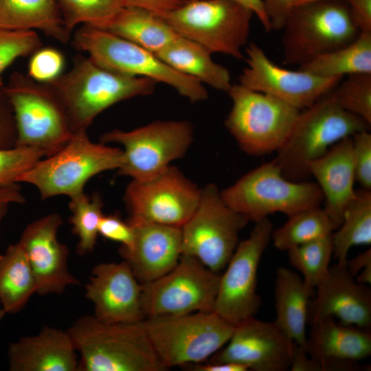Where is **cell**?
<instances>
[{"label":"cell","instance_id":"7bdbcfd3","mask_svg":"<svg viewBox=\"0 0 371 371\" xmlns=\"http://www.w3.org/2000/svg\"><path fill=\"white\" fill-rule=\"evenodd\" d=\"M16 130L14 113L5 95L4 85L0 87V148L16 146Z\"/></svg>","mask_w":371,"mask_h":371},{"label":"cell","instance_id":"11a10c76","mask_svg":"<svg viewBox=\"0 0 371 371\" xmlns=\"http://www.w3.org/2000/svg\"><path fill=\"white\" fill-rule=\"evenodd\" d=\"M6 314L5 311H4V309L1 307V306H0V322L1 320L3 319V317H4V315Z\"/></svg>","mask_w":371,"mask_h":371},{"label":"cell","instance_id":"8992f818","mask_svg":"<svg viewBox=\"0 0 371 371\" xmlns=\"http://www.w3.org/2000/svg\"><path fill=\"white\" fill-rule=\"evenodd\" d=\"M253 12L235 0H188L162 16L181 37L210 54L243 59Z\"/></svg>","mask_w":371,"mask_h":371},{"label":"cell","instance_id":"e575fe53","mask_svg":"<svg viewBox=\"0 0 371 371\" xmlns=\"http://www.w3.org/2000/svg\"><path fill=\"white\" fill-rule=\"evenodd\" d=\"M69 207V223L78 238L77 252L81 256L91 253L96 245L99 221L104 214L102 198L98 194L90 197L83 192L70 198Z\"/></svg>","mask_w":371,"mask_h":371},{"label":"cell","instance_id":"60d3db41","mask_svg":"<svg viewBox=\"0 0 371 371\" xmlns=\"http://www.w3.org/2000/svg\"><path fill=\"white\" fill-rule=\"evenodd\" d=\"M352 139L355 181L361 188L371 190V134L368 130L361 131Z\"/></svg>","mask_w":371,"mask_h":371},{"label":"cell","instance_id":"603a6c76","mask_svg":"<svg viewBox=\"0 0 371 371\" xmlns=\"http://www.w3.org/2000/svg\"><path fill=\"white\" fill-rule=\"evenodd\" d=\"M305 350L322 371L352 370L371 354L368 329L337 324L332 317L312 322Z\"/></svg>","mask_w":371,"mask_h":371},{"label":"cell","instance_id":"7a4b0ae2","mask_svg":"<svg viewBox=\"0 0 371 371\" xmlns=\"http://www.w3.org/2000/svg\"><path fill=\"white\" fill-rule=\"evenodd\" d=\"M46 84L63 105L74 133L87 131L95 117L112 105L152 94L157 82L110 70L78 55L67 73Z\"/></svg>","mask_w":371,"mask_h":371},{"label":"cell","instance_id":"9a60e30c","mask_svg":"<svg viewBox=\"0 0 371 371\" xmlns=\"http://www.w3.org/2000/svg\"><path fill=\"white\" fill-rule=\"evenodd\" d=\"M255 223L249 237L238 243L221 275L214 302L213 312L233 326L254 317L261 304L256 293L257 273L273 225L269 218Z\"/></svg>","mask_w":371,"mask_h":371},{"label":"cell","instance_id":"3957f363","mask_svg":"<svg viewBox=\"0 0 371 371\" xmlns=\"http://www.w3.org/2000/svg\"><path fill=\"white\" fill-rule=\"evenodd\" d=\"M360 117L338 104L333 89L302 110L284 144L272 161L286 179L305 181L311 178L310 164L339 141L370 129Z\"/></svg>","mask_w":371,"mask_h":371},{"label":"cell","instance_id":"30bf717a","mask_svg":"<svg viewBox=\"0 0 371 371\" xmlns=\"http://www.w3.org/2000/svg\"><path fill=\"white\" fill-rule=\"evenodd\" d=\"M143 324L168 369L202 363L227 343L234 328L214 312L147 317Z\"/></svg>","mask_w":371,"mask_h":371},{"label":"cell","instance_id":"db71d44e","mask_svg":"<svg viewBox=\"0 0 371 371\" xmlns=\"http://www.w3.org/2000/svg\"><path fill=\"white\" fill-rule=\"evenodd\" d=\"M324 1V0H291V3H292V5L295 6V5H302V4L313 2V1Z\"/></svg>","mask_w":371,"mask_h":371},{"label":"cell","instance_id":"5bb4252c","mask_svg":"<svg viewBox=\"0 0 371 371\" xmlns=\"http://www.w3.org/2000/svg\"><path fill=\"white\" fill-rule=\"evenodd\" d=\"M220 278L197 258L181 254L171 271L142 284L143 313L147 317L213 312Z\"/></svg>","mask_w":371,"mask_h":371},{"label":"cell","instance_id":"ee69618b","mask_svg":"<svg viewBox=\"0 0 371 371\" xmlns=\"http://www.w3.org/2000/svg\"><path fill=\"white\" fill-rule=\"evenodd\" d=\"M271 30H280L293 8L291 0H262Z\"/></svg>","mask_w":371,"mask_h":371},{"label":"cell","instance_id":"ac0fdd59","mask_svg":"<svg viewBox=\"0 0 371 371\" xmlns=\"http://www.w3.org/2000/svg\"><path fill=\"white\" fill-rule=\"evenodd\" d=\"M294 343L274 322L253 317L234 326L227 346L212 356L211 362L238 363L254 371H285Z\"/></svg>","mask_w":371,"mask_h":371},{"label":"cell","instance_id":"5b68a950","mask_svg":"<svg viewBox=\"0 0 371 371\" xmlns=\"http://www.w3.org/2000/svg\"><path fill=\"white\" fill-rule=\"evenodd\" d=\"M122 150L91 142L87 131L74 133L57 153L41 159L20 178L33 185L42 199L59 195L74 197L84 192L86 183L98 174L118 169Z\"/></svg>","mask_w":371,"mask_h":371},{"label":"cell","instance_id":"cb8c5ba5","mask_svg":"<svg viewBox=\"0 0 371 371\" xmlns=\"http://www.w3.org/2000/svg\"><path fill=\"white\" fill-rule=\"evenodd\" d=\"M8 359L11 371H78L71 336L67 330L50 326L11 343Z\"/></svg>","mask_w":371,"mask_h":371},{"label":"cell","instance_id":"ab89813d","mask_svg":"<svg viewBox=\"0 0 371 371\" xmlns=\"http://www.w3.org/2000/svg\"><path fill=\"white\" fill-rule=\"evenodd\" d=\"M63 66L64 58L59 51L41 47L32 54L28 76L36 82H49L61 75Z\"/></svg>","mask_w":371,"mask_h":371},{"label":"cell","instance_id":"bcb514c9","mask_svg":"<svg viewBox=\"0 0 371 371\" xmlns=\"http://www.w3.org/2000/svg\"><path fill=\"white\" fill-rule=\"evenodd\" d=\"M289 368L291 371H322L320 363L295 343L292 350Z\"/></svg>","mask_w":371,"mask_h":371},{"label":"cell","instance_id":"4316f807","mask_svg":"<svg viewBox=\"0 0 371 371\" xmlns=\"http://www.w3.org/2000/svg\"><path fill=\"white\" fill-rule=\"evenodd\" d=\"M0 29L38 30L63 43L71 36L57 0H0Z\"/></svg>","mask_w":371,"mask_h":371},{"label":"cell","instance_id":"c3c4849f","mask_svg":"<svg viewBox=\"0 0 371 371\" xmlns=\"http://www.w3.org/2000/svg\"><path fill=\"white\" fill-rule=\"evenodd\" d=\"M190 370L194 371H247L249 369L240 364L228 362L210 363L203 364L194 363L188 366Z\"/></svg>","mask_w":371,"mask_h":371},{"label":"cell","instance_id":"f546056e","mask_svg":"<svg viewBox=\"0 0 371 371\" xmlns=\"http://www.w3.org/2000/svg\"><path fill=\"white\" fill-rule=\"evenodd\" d=\"M34 276L25 252L17 243L0 255V304L6 313L23 309L36 293Z\"/></svg>","mask_w":371,"mask_h":371},{"label":"cell","instance_id":"d6a6232c","mask_svg":"<svg viewBox=\"0 0 371 371\" xmlns=\"http://www.w3.org/2000/svg\"><path fill=\"white\" fill-rule=\"evenodd\" d=\"M282 226L273 229L271 240L282 251L333 233L335 227L321 205L302 210L289 216Z\"/></svg>","mask_w":371,"mask_h":371},{"label":"cell","instance_id":"277c9868","mask_svg":"<svg viewBox=\"0 0 371 371\" xmlns=\"http://www.w3.org/2000/svg\"><path fill=\"white\" fill-rule=\"evenodd\" d=\"M73 45L103 67L166 84L191 102L203 101L208 97L201 82L177 71L155 53L107 30L82 25L75 32Z\"/></svg>","mask_w":371,"mask_h":371},{"label":"cell","instance_id":"f6af8a7d","mask_svg":"<svg viewBox=\"0 0 371 371\" xmlns=\"http://www.w3.org/2000/svg\"><path fill=\"white\" fill-rule=\"evenodd\" d=\"M360 32H371V0H342Z\"/></svg>","mask_w":371,"mask_h":371},{"label":"cell","instance_id":"6da1fadb","mask_svg":"<svg viewBox=\"0 0 371 371\" xmlns=\"http://www.w3.org/2000/svg\"><path fill=\"white\" fill-rule=\"evenodd\" d=\"M80 353L78 371H165L143 324L105 322L93 315L67 330Z\"/></svg>","mask_w":371,"mask_h":371},{"label":"cell","instance_id":"ffe728a7","mask_svg":"<svg viewBox=\"0 0 371 371\" xmlns=\"http://www.w3.org/2000/svg\"><path fill=\"white\" fill-rule=\"evenodd\" d=\"M142 284L127 262L96 265L85 285L93 315L105 322H137L146 317L141 303Z\"/></svg>","mask_w":371,"mask_h":371},{"label":"cell","instance_id":"836d02e7","mask_svg":"<svg viewBox=\"0 0 371 371\" xmlns=\"http://www.w3.org/2000/svg\"><path fill=\"white\" fill-rule=\"evenodd\" d=\"M65 27L71 34L78 24L106 30L126 5L125 0H57Z\"/></svg>","mask_w":371,"mask_h":371},{"label":"cell","instance_id":"52a82bcc","mask_svg":"<svg viewBox=\"0 0 371 371\" xmlns=\"http://www.w3.org/2000/svg\"><path fill=\"white\" fill-rule=\"evenodd\" d=\"M282 30L284 62L298 67L350 43L361 32L342 0L293 6Z\"/></svg>","mask_w":371,"mask_h":371},{"label":"cell","instance_id":"681fc988","mask_svg":"<svg viewBox=\"0 0 371 371\" xmlns=\"http://www.w3.org/2000/svg\"><path fill=\"white\" fill-rule=\"evenodd\" d=\"M188 1V0H185ZM249 8L262 23L265 30L271 32V27L268 16L264 8L262 0H235Z\"/></svg>","mask_w":371,"mask_h":371},{"label":"cell","instance_id":"8fae6325","mask_svg":"<svg viewBox=\"0 0 371 371\" xmlns=\"http://www.w3.org/2000/svg\"><path fill=\"white\" fill-rule=\"evenodd\" d=\"M227 93L232 106L225 125L240 148L254 156L277 152L290 135L300 111L240 83L232 84Z\"/></svg>","mask_w":371,"mask_h":371},{"label":"cell","instance_id":"d590c367","mask_svg":"<svg viewBox=\"0 0 371 371\" xmlns=\"http://www.w3.org/2000/svg\"><path fill=\"white\" fill-rule=\"evenodd\" d=\"M291 265L302 275L305 283L315 289L326 275L333 253V233L287 251Z\"/></svg>","mask_w":371,"mask_h":371},{"label":"cell","instance_id":"1f68e13d","mask_svg":"<svg viewBox=\"0 0 371 371\" xmlns=\"http://www.w3.org/2000/svg\"><path fill=\"white\" fill-rule=\"evenodd\" d=\"M298 69L326 78L371 73V32H361L350 43L319 55Z\"/></svg>","mask_w":371,"mask_h":371},{"label":"cell","instance_id":"74e56055","mask_svg":"<svg viewBox=\"0 0 371 371\" xmlns=\"http://www.w3.org/2000/svg\"><path fill=\"white\" fill-rule=\"evenodd\" d=\"M45 157L38 148L16 146L0 148V186L16 184L26 172Z\"/></svg>","mask_w":371,"mask_h":371},{"label":"cell","instance_id":"8d00e7d4","mask_svg":"<svg viewBox=\"0 0 371 371\" xmlns=\"http://www.w3.org/2000/svg\"><path fill=\"white\" fill-rule=\"evenodd\" d=\"M333 93L342 109L371 124V73L344 76Z\"/></svg>","mask_w":371,"mask_h":371},{"label":"cell","instance_id":"d6986e66","mask_svg":"<svg viewBox=\"0 0 371 371\" xmlns=\"http://www.w3.org/2000/svg\"><path fill=\"white\" fill-rule=\"evenodd\" d=\"M63 219L51 213L34 220L23 229L18 242L25 252L41 295L61 293L71 285L80 284L68 268L67 247L57 238Z\"/></svg>","mask_w":371,"mask_h":371},{"label":"cell","instance_id":"83f0119b","mask_svg":"<svg viewBox=\"0 0 371 371\" xmlns=\"http://www.w3.org/2000/svg\"><path fill=\"white\" fill-rule=\"evenodd\" d=\"M106 30L155 54L180 36L162 16L132 5L123 8Z\"/></svg>","mask_w":371,"mask_h":371},{"label":"cell","instance_id":"b9f144b4","mask_svg":"<svg viewBox=\"0 0 371 371\" xmlns=\"http://www.w3.org/2000/svg\"><path fill=\"white\" fill-rule=\"evenodd\" d=\"M98 234L121 243L124 247L131 246L134 239L133 226L117 214L102 216L98 225Z\"/></svg>","mask_w":371,"mask_h":371},{"label":"cell","instance_id":"484cf974","mask_svg":"<svg viewBox=\"0 0 371 371\" xmlns=\"http://www.w3.org/2000/svg\"><path fill=\"white\" fill-rule=\"evenodd\" d=\"M315 289L295 271L280 267L276 272L274 323L296 344L305 350L308 305Z\"/></svg>","mask_w":371,"mask_h":371},{"label":"cell","instance_id":"816d5d0a","mask_svg":"<svg viewBox=\"0 0 371 371\" xmlns=\"http://www.w3.org/2000/svg\"><path fill=\"white\" fill-rule=\"evenodd\" d=\"M25 199L16 184L0 186V203H24Z\"/></svg>","mask_w":371,"mask_h":371},{"label":"cell","instance_id":"7dc6e473","mask_svg":"<svg viewBox=\"0 0 371 371\" xmlns=\"http://www.w3.org/2000/svg\"><path fill=\"white\" fill-rule=\"evenodd\" d=\"M126 5L143 8L164 16L168 12L177 8L181 0H125Z\"/></svg>","mask_w":371,"mask_h":371},{"label":"cell","instance_id":"44dd1931","mask_svg":"<svg viewBox=\"0 0 371 371\" xmlns=\"http://www.w3.org/2000/svg\"><path fill=\"white\" fill-rule=\"evenodd\" d=\"M336 317L341 324L368 329L371 326V290L357 282L346 266L335 264L315 288L310 300L311 322Z\"/></svg>","mask_w":371,"mask_h":371},{"label":"cell","instance_id":"7402d4cb","mask_svg":"<svg viewBox=\"0 0 371 371\" xmlns=\"http://www.w3.org/2000/svg\"><path fill=\"white\" fill-rule=\"evenodd\" d=\"M131 225L133 242L129 247L120 246L119 252L137 280L143 284L171 271L181 255V227L153 223Z\"/></svg>","mask_w":371,"mask_h":371},{"label":"cell","instance_id":"f35d334b","mask_svg":"<svg viewBox=\"0 0 371 371\" xmlns=\"http://www.w3.org/2000/svg\"><path fill=\"white\" fill-rule=\"evenodd\" d=\"M35 31L0 29V87L3 86L2 74L17 58L32 55L41 47Z\"/></svg>","mask_w":371,"mask_h":371},{"label":"cell","instance_id":"9f6ffc18","mask_svg":"<svg viewBox=\"0 0 371 371\" xmlns=\"http://www.w3.org/2000/svg\"><path fill=\"white\" fill-rule=\"evenodd\" d=\"M181 1H185V0H181Z\"/></svg>","mask_w":371,"mask_h":371},{"label":"cell","instance_id":"4fadbf2b","mask_svg":"<svg viewBox=\"0 0 371 371\" xmlns=\"http://www.w3.org/2000/svg\"><path fill=\"white\" fill-rule=\"evenodd\" d=\"M100 140L122 146L118 173L143 181L159 175L185 155L193 141V127L186 120H159L131 131H110Z\"/></svg>","mask_w":371,"mask_h":371},{"label":"cell","instance_id":"e0dca14e","mask_svg":"<svg viewBox=\"0 0 371 371\" xmlns=\"http://www.w3.org/2000/svg\"><path fill=\"white\" fill-rule=\"evenodd\" d=\"M246 67L239 76L244 87L274 96L302 111L334 89L344 77H321L298 69L278 66L258 45L251 43L245 49Z\"/></svg>","mask_w":371,"mask_h":371},{"label":"cell","instance_id":"ba28073f","mask_svg":"<svg viewBox=\"0 0 371 371\" xmlns=\"http://www.w3.org/2000/svg\"><path fill=\"white\" fill-rule=\"evenodd\" d=\"M221 194L227 205L254 223L276 212L289 216L324 202L316 182L290 181L273 161L250 170Z\"/></svg>","mask_w":371,"mask_h":371},{"label":"cell","instance_id":"4dcf8cb0","mask_svg":"<svg viewBox=\"0 0 371 371\" xmlns=\"http://www.w3.org/2000/svg\"><path fill=\"white\" fill-rule=\"evenodd\" d=\"M335 231L333 255L337 264L346 266L351 247L371 244V190L355 191L344 210L341 224Z\"/></svg>","mask_w":371,"mask_h":371},{"label":"cell","instance_id":"2e32d148","mask_svg":"<svg viewBox=\"0 0 371 371\" xmlns=\"http://www.w3.org/2000/svg\"><path fill=\"white\" fill-rule=\"evenodd\" d=\"M200 192L197 186L172 166L150 179L132 180L124 196L127 221L181 227L195 211Z\"/></svg>","mask_w":371,"mask_h":371},{"label":"cell","instance_id":"f907efd6","mask_svg":"<svg viewBox=\"0 0 371 371\" xmlns=\"http://www.w3.org/2000/svg\"><path fill=\"white\" fill-rule=\"evenodd\" d=\"M346 267L349 273L355 277L358 272L362 271L365 268L371 266V249L361 253L353 259L347 260Z\"/></svg>","mask_w":371,"mask_h":371},{"label":"cell","instance_id":"f1b7e54d","mask_svg":"<svg viewBox=\"0 0 371 371\" xmlns=\"http://www.w3.org/2000/svg\"><path fill=\"white\" fill-rule=\"evenodd\" d=\"M155 54L177 71L215 89L227 93L232 85L226 67L214 62L205 49L181 36Z\"/></svg>","mask_w":371,"mask_h":371},{"label":"cell","instance_id":"7c38bea8","mask_svg":"<svg viewBox=\"0 0 371 371\" xmlns=\"http://www.w3.org/2000/svg\"><path fill=\"white\" fill-rule=\"evenodd\" d=\"M249 221L225 203L215 184L209 183L201 189L195 211L181 227V254L218 273L226 267Z\"/></svg>","mask_w":371,"mask_h":371},{"label":"cell","instance_id":"9c48e42d","mask_svg":"<svg viewBox=\"0 0 371 371\" xmlns=\"http://www.w3.org/2000/svg\"><path fill=\"white\" fill-rule=\"evenodd\" d=\"M16 124V146L41 150L49 157L63 148L74 135L65 109L46 83L14 73L4 86Z\"/></svg>","mask_w":371,"mask_h":371},{"label":"cell","instance_id":"f5cc1de1","mask_svg":"<svg viewBox=\"0 0 371 371\" xmlns=\"http://www.w3.org/2000/svg\"><path fill=\"white\" fill-rule=\"evenodd\" d=\"M9 203H0V227L2 223V221L5 216Z\"/></svg>","mask_w":371,"mask_h":371},{"label":"cell","instance_id":"d4e9b609","mask_svg":"<svg viewBox=\"0 0 371 371\" xmlns=\"http://www.w3.org/2000/svg\"><path fill=\"white\" fill-rule=\"evenodd\" d=\"M309 172L323 194V208L336 230L341 224L346 205L355 195L352 137L339 141L313 161Z\"/></svg>","mask_w":371,"mask_h":371}]
</instances>
